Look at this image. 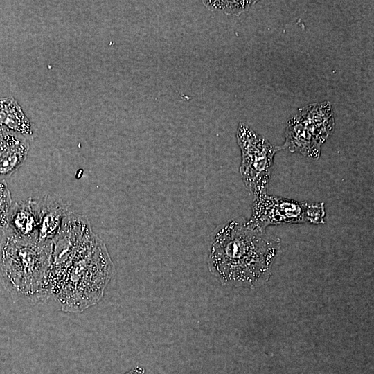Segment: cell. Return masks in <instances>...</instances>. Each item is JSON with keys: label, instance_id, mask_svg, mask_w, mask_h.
I'll return each mask as SVG.
<instances>
[{"label": "cell", "instance_id": "obj_4", "mask_svg": "<svg viewBox=\"0 0 374 374\" xmlns=\"http://www.w3.org/2000/svg\"><path fill=\"white\" fill-rule=\"evenodd\" d=\"M242 153L240 173L249 193L257 197L267 194L275 154L282 146L271 144L244 123L236 132Z\"/></svg>", "mask_w": 374, "mask_h": 374}, {"label": "cell", "instance_id": "obj_13", "mask_svg": "<svg viewBox=\"0 0 374 374\" xmlns=\"http://www.w3.org/2000/svg\"><path fill=\"white\" fill-rule=\"evenodd\" d=\"M12 204L8 185L4 179L0 180V228L2 229L7 226L8 215Z\"/></svg>", "mask_w": 374, "mask_h": 374}, {"label": "cell", "instance_id": "obj_10", "mask_svg": "<svg viewBox=\"0 0 374 374\" xmlns=\"http://www.w3.org/2000/svg\"><path fill=\"white\" fill-rule=\"evenodd\" d=\"M285 136L283 149L299 152L312 159L319 158L321 145L315 140L296 114L288 121Z\"/></svg>", "mask_w": 374, "mask_h": 374}, {"label": "cell", "instance_id": "obj_12", "mask_svg": "<svg viewBox=\"0 0 374 374\" xmlns=\"http://www.w3.org/2000/svg\"><path fill=\"white\" fill-rule=\"evenodd\" d=\"M256 1H203L210 10L239 15L247 11Z\"/></svg>", "mask_w": 374, "mask_h": 374}, {"label": "cell", "instance_id": "obj_7", "mask_svg": "<svg viewBox=\"0 0 374 374\" xmlns=\"http://www.w3.org/2000/svg\"><path fill=\"white\" fill-rule=\"evenodd\" d=\"M38 202V240L52 242L60 233L70 210L60 199L46 195Z\"/></svg>", "mask_w": 374, "mask_h": 374}, {"label": "cell", "instance_id": "obj_2", "mask_svg": "<svg viewBox=\"0 0 374 374\" xmlns=\"http://www.w3.org/2000/svg\"><path fill=\"white\" fill-rule=\"evenodd\" d=\"M279 246L278 238L231 220L213 234L208 267L223 285L253 286L270 276Z\"/></svg>", "mask_w": 374, "mask_h": 374}, {"label": "cell", "instance_id": "obj_5", "mask_svg": "<svg viewBox=\"0 0 374 374\" xmlns=\"http://www.w3.org/2000/svg\"><path fill=\"white\" fill-rule=\"evenodd\" d=\"M323 202H297L264 194L255 197L252 215L247 224L261 231L270 225L282 224H325Z\"/></svg>", "mask_w": 374, "mask_h": 374}, {"label": "cell", "instance_id": "obj_9", "mask_svg": "<svg viewBox=\"0 0 374 374\" xmlns=\"http://www.w3.org/2000/svg\"><path fill=\"white\" fill-rule=\"evenodd\" d=\"M296 114L315 140L321 145L334 132L335 119L329 101L306 105L299 109Z\"/></svg>", "mask_w": 374, "mask_h": 374}, {"label": "cell", "instance_id": "obj_3", "mask_svg": "<svg viewBox=\"0 0 374 374\" xmlns=\"http://www.w3.org/2000/svg\"><path fill=\"white\" fill-rule=\"evenodd\" d=\"M52 242L20 238L2 229L0 282L15 299L37 301L49 296L48 272Z\"/></svg>", "mask_w": 374, "mask_h": 374}, {"label": "cell", "instance_id": "obj_14", "mask_svg": "<svg viewBox=\"0 0 374 374\" xmlns=\"http://www.w3.org/2000/svg\"><path fill=\"white\" fill-rule=\"evenodd\" d=\"M144 373H145L144 368L140 366H136L125 374H144Z\"/></svg>", "mask_w": 374, "mask_h": 374}, {"label": "cell", "instance_id": "obj_8", "mask_svg": "<svg viewBox=\"0 0 374 374\" xmlns=\"http://www.w3.org/2000/svg\"><path fill=\"white\" fill-rule=\"evenodd\" d=\"M30 139L3 129L0 139V180L10 177L24 163Z\"/></svg>", "mask_w": 374, "mask_h": 374}, {"label": "cell", "instance_id": "obj_6", "mask_svg": "<svg viewBox=\"0 0 374 374\" xmlns=\"http://www.w3.org/2000/svg\"><path fill=\"white\" fill-rule=\"evenodd\" d=\"M38 202L29 197L26 201L12 203L9 210L7 226L16 235L30 240L38 239Z\"/></svg>", "mask_w": 374, "mask_h": 374}, {"label": "cell", "instance_id": "obj_1", "mask_svg": "<svg viewBox=\"0 0 374 374\" xmlns=\"http://www.w3.org/2000/svg\"><path fill=\"white\" fill-rule=\"evenodd\" d=\"M115 274L105 244L86 217L71 215L52 242L48 272L49 296L66 312L96 304Z\"/></svg>", "mask_w": 374, "mask_h": 374}, {"label": "cell", "instance_id": "obj_11", "mask_svg": "<svg viewBox=\"0 0 374 374\" xmlns=\"http://www.w3.org/2000/svg\"><path fill=\"white\" fill-rule=\"evenodd\" d=\"M0 127L30 138L33 134L32 123L12 96L0 98Z\"/></svg>", "mask_w": 374, "mask_h": 374}]
</instances>
